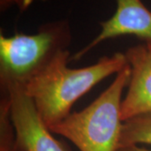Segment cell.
<instances>
[{
    "label": "cell",
    "instance_id": "8",
    "mask_svg": "<svg viewBox=\"0 0 151 151\" xmlns=\"http://www.w3.org/2000/svg\"><path fill=\"white\" fill-rule=\"evenodd\" d=\"M14 133L10 131L0 132V151H14Z\"/></svg>",
    "mask_w": 151,
    "mask_h": 151
},
{
    "label": "cell",
    "instance_id": "9",
    "mask_svg": "<svg viewBox=\"0 0 151 151\" xmlns=\"http://www.w3.org/2000/svg\"><path fill=\"white\" fill-rule=\"evenodd\" d=\"M34 0H0V7L2 10H5L9 7L14 4L19 11L24 12L31 6Z\"/></svg>",
    "mask_w": 151,
    "mask_h": 151
},
{
    "label": "cell",
    "instance_id": "1",
    "mask_svg": "<svg viewBox=\"0 0 151 151\" xmlns=\"http://www.w3.org/2000/svg\"><path fill=\"white\" fill-rule=\"evenodd\" d=\"M69 50L60 54L24 89L31 97L40 117L48 128L70 114L74 103L92 87L128 65L124 53L103 56L93 65L69 68Z\"/></svg>",
    "mask_w": 151,
    "mask_h": 151
},
{
    "label": "cell",
    "instance_id": "6",
    "mask_svg": "<svg viewBox=\"0 0 151 151\" xmlns=\"http://www.w3.org/2000/svg\"><path fill=\"white\" fill-rule=\"evenodd\" d=\"M124 54L130 79L121 104L123 122L151 113V42L132 46Z\"/></svg>",
    "mask_w": 151,
    "mask_h": 151
},
{
    "label": "cell",
    "instance_id": "10",
    "mask_svg": "<svg viewBox=\"0 0 151 151\" xmlns=\"http://www.w3.org/2000/svg\"><path fill=\"white\" fill-rule=\"evenodd\" d=\"M118 151H151V150L139 147V145H128L119 147Z\"/></svg>",
    "mask_w": 151,
    "mask_h": 151
},
{
    "label": "cell",
    "instance_id": "4",
    "mask_svg": "<svg viewBox=\"0 0 151 151\" xmlns=\"http://www.w3.org/2000/svg\"><path fill=\"white\" fill-rule=\"evenodd\" d=\"M1 91L8 97L14 130V151H71L44 124L24 86L12 85Z\"/></svg>",
    "mask_w": 151,
    "mask_h": 151
},
{
    "label": "cell",
    "instance_id": "7",
    "mask_svg": "<svg viewBox=\"0 0 151 151\" xmlns=\"http://www.w3.org/2000/svg\"><path fill=\"white\" fill-rule=\"evenodd\" d=\"M151 145V113L143 114L124 122L120 146Z\"/></svg>",
    "mask_w": 151,
    "mask_h": 151
},
{
    "label": "cell",
    "instance_id": "2",
    "mask_svg": "<svg viewBox=\"0 0 151 151\" xmlns=\"http://www.w3.org/2000/svg\"><path fill=\"white\" fill-rule=\"evenodd\" d=\"M129 79L130 69L127 65L90 105L70 113L50 127V130L65 137L80 151H118L124 124L121 119L122 95Z\"/></svg>",
    "mask_w": 151,
    "mask_h": 151
},
{
    "label": "cell",
    "instance_id": "3",
    "mask_svg": "<svg viewBox=\"0 0 151 151\" xmlns=\"http://www.w3.org/2000/svg\"><path fill=\"white\" fill-rule=\"evenodd\" d=\"M72 40L66 19L48 22L33 35H0V85L25 86L50 65L60 54L68 50Z\"/></svg>",
    "mask_w": 151,
    "mask_h": 151
},
{
    "label": "cell",
    "instance_id": "5",
    "mask_svg": "<svg viewBox=\"0 0 151 151\" xmlns=\"http://www.w3.org/2000/svg\"><path fill=\"white\" fill-rule=\"evenodd\" d=\"M117 8L113 15L99 23L101 31L85 47L73 55L71 60H78L103 41L123 36L134 35L151 42V12L141 0H116Z\"/></svg>",
    "mask_w": 151,
    "mask_h": 151
}]
</instances>
